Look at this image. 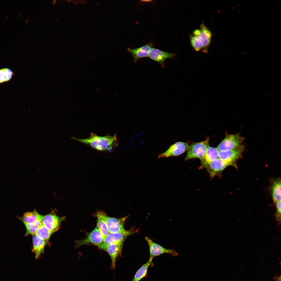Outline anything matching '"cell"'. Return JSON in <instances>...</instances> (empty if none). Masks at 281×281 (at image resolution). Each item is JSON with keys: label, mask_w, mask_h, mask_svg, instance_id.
Returning a JSON list of instances; mask_svg holds the SVG:
<instances>
[{"label": "cell", "mask_w": 281, "mask_h": 281, "mask_svg": "<svg viewBox=\"0 0 281 281\" xmlns=\"http://www.w3.org/2000/svg\"><path fill=\"white\" fill-rule=\"evenodd\" d=\"M71 139L76 140L100 151H112L118 145V141L116 134L114 136L108 134L104 136H99L91 133L90 136L85 139H80L74 137Z\"/></svg>", "instance_id": "cell-1"}, {"label": "cell", "mask_w": 281, "mask_h": 281, "mask_svg": "<svg viewBox=\"0 0 281 281\" xmlns=\"http://www.w3.org/2000/svg\"><path fill=\"white\" fill-rule=\"evenodd\" d=\"M209 139L208 138L203 141L192 143L189 146L184 160L194 158L201 159L204 156L209 146Z\"/></svg>", "instance_id": "cell-2"}, {"label": "cell", "mask_w": 281, "mask_h": 281, "mask_svg": "<svg viewBox=\"0 0 281 281\" xmlns=\"http://www.w3.org/2000/svg\"><path fill=\"white\" fill-rule=\"evenodd\" d=\"M244 138L239 133L227 135L217 148L219 151L232 149L242 145Z\"/></svg>", "instance_id": "cell-3"}, {"label": "cell", "mask_w": 281, "mask_h": 281, "mask_svg": "<svg viewBox=\"0 0 281 281\" xmlns=\"http://www.w3.org/2000/svg\"><path fill=\"white\" fill-rule=\"evenodd\" d=\"M104 238L96 226L91 232L88 233L84 239L76 242V247L86 245H93L98 247L103 242Z\"/></svg>", "instance_id": "cell-4"}, {"label": "cell", "mask_w": 281, "mask_h": 281, "mask_svg": "<svg viewBox=\"0 0 281 281\" xmlns=\"http://www.w3.org/2000/svg\"><path fill=\"white\" fill-rule=\"evenodd\" d=\"M123 244L112 243L105 244L102 242L98 247L100 249L107 252L111 260V268L114 269L115 263L118 257L121 254Z\"/></svg>", "instance_id": "cell-5"}, {"label": "cell", "mask_w": 281, "mask_h": 281, "mask_svg": "<svg viewBox=\"0 0 281 281\" xmlns=\"http://www.w3.org/2000/svg\"><path fill=\"white\" fill-rule=\"evenodd\" d=\"M145 239L149 245L150 251L149 259H152L155 257L164 253H169L174 256L178 255V254L173 249L165 248L153 241L147 237Z\"/></svg>", "instance_id": "cell-6"}, {"label": "cell", "mask_w": 281, "mask_h": 281, "mask_svg": "<svg viewBox=\"0 0 281 281\" xmlns=\"http://www.w3.org/2000/svg\"><path fill=\"white\" fill-rule=\"evenodd\" d=\"M189 146L187 143L176 142L170 146L165 152L159 154L158 158L168 157L179 155L188 150Z\"/></svg>", "instance_id": "cell-7"}, {"label": "cell", "mask_w": 281, "mask_h": 281, "mask_svg": "<svg viewBox=\"0 0 281 281\" xmlns=\"http://www.w3.org/2000/svg\"><path fill=\"white\" fill-rule=\"evenodd\" d=\"M138 231L137 229L132 228L117 233H109L104 238L103 243L106 244L112 243L123 244L127 237Z\"/></svg>", "instance_id": "cell-8"}, {"label": "cell", "mask_w": 281, "mask_h": 281, "mask_svg": "<svg viewBox=\"0 0 281 281\" xmlns=\"http://www.w3.org/2000/svg\"><path fill=\"white\" fill-rule=\"evenodd\" d=\"M65 219V216L60 217L51 213L44 215L42 222L53 233L58 229L61 223Z\"/></svg>", "instance_id": "cell-9"}, {"label": "cell", "mask_w": 281, "mask_h": 281, "mask_svg": "<svg viewBox=\"0 0 281 281\" xmlns=\"http://www.w3.org/2000/svg\"><path fill=\"white\" fill-rule=\"evenodd\" d=\"M129 215L119 218L108 216L106 215L105 219L109 233H117L125 230V222Z\"/></svg>", "instance_id": "cell-10"}, {"label": "cell", "mask_w": 281, "mask_h": 281, "mask_svg": "<svg viewBox=\"0 0 281 281\" xmlns=\"http://www.w3.org/2000/svg\"><path fill=\"white\" fill-rule=\"evenodd\" d=\"M244 146H240L233 149L220 151L219 158L225 162L233 164L234 162L239 158L243 152Z\"/></svg>", "instance_id": "cell-11"}, {"label": "cell", "mask_w": 281, "mask_h": 281, "mask_svg": "<svg viewBox=\"0 0 281 281\" xmlns=\"http://www.w3.org/2000/svg\"><path fill=\"white\" fill-rule=\"evenodd\" d=\"M231 164L219 158H218L206 165L205 167L212 178L222 171Z\"/></svg>", "instance_id": "cell-12"}, {"label": "cell", "mask_w": 281, "mask_h": 281, "mask_svg": "<svg viewBox=\"0 0 281 281\" xmlns=\"http://www.w3.org/2000/svg\"><path fill=\"white\" fill-rule=\"evenodd\" d=\"M195 36H198L201 40L203 47L202 52L207 53L212 36L211 31L202 23L200 25L199 30Z\"/></svg>", "instance_id": "cell-13"}, {"label": "cell", "mask_w": 281, "mask_h": 281, "mask_svg": "<svg viewBox=\"0 0 281 281\" xmlns=\"http://www.w3.org/2000/svg\"><path fill=\"white\" fill-rule=\"evenodd\" d=\"M175 56L174 54L151 48L149 52L148 56L152 60L163 64L166 59L173 58Z\"/></svg>", "instance_id": "cell-14"}, {"label": "cell", "mask_w": 281, "mask_h": 281, "mask_svg": "<svg viewBox=\"0 0 281 281\" xmlns=\"http://www.w3.org/2000/svg\"><path fill=\"white\" fill-rule=\"evenodd\" d=\"M151 48L150 44H147L136 48H128L127 50L133 56L135 62L139 59L148 56Z\"/></svg>", "instance_id": "cell-15"}, {"label": "cell", "mask_w": 281, "mask_h": 281, "mask_svg": "<svg viewBox=\"0 0 281 281\" xmlns=\"http://www.w3.org/2000/svg\"><path fill=\"white\" fill-rule=\"evenodd\" d=\"M33 248L32 251L35 254V258L38 259L44 252V248L47 242L41 239L35 235L33 236Z\"/></svg>", "instance_id": "cell-16"}, {"label": "cell", "mask_w": 281, "mask_h": 281, "mask_svg": "<svg viewBox=\"0 0 281 281\" xmlns=\"http://www.w3.org/2000/svg\"><path fill=\"white\" fill-rule=\"evenodd\" d=\"M97 217L96 226L104 238L109 233L106 222L105 217L106 215L104 212L100 211L96 212Z\"/></svg>", "instance_id": "cell-17"}, {"label": "cell", "mask_w": 281, "mask_h": 281, "mask_svg": "<svg viewBox=\"0 0 281 281\" xmlns=\"http://www.w3.org/2000/svg\"><path fill=\"white\" fill-rule=\"evenodd\" d=\"M219 152L217 148L209 146L204 156L200 159L202 166L204 167L206 165L218 158Z\"/></svg>", "instance_id": "cell-18"}, {"label": "cell", "mask_w": 281, "mask_h": 281, "mask_svg": "<svg viewBox=\"0 0 281 281\" xmlns=\"http://www.w3.org/2000/svg\"><path fill=\"white\" fill-rule=\"evenodd\" d=\"M44 216L40 214L34 209L33 211L25 213L22 217H17L21 221H23L28 223H33L38 220H42Z\"/></svg>", "instance_id": "cell-19"}, {"label": "cell", "mask_w": 281, "mask_h": 281, "mask_svg": "<svg viewBox=\"0 0 281 281\" xmlns=\"http://www.w3.org/2000/svg\"><path fill=\"white\" fill-rule=\"evenodd\" d=\"M152 260L149 259L148 261L142 265L136 272L132 281H140L146 276L149 267L153 264Z\"/></svg>", "instance_id": "cell-20"}, {"label": "cell", "mask_w": 281, "mask_h": 281, "mask_svg": "<svg viewBox=\"0 0 281 281\" xmlns=\"http://www.w3.org/2000/svg\"><path fill=\"white\" fill-rule=\"evenodd\" d=\"M53 233L43 224L41 221L35 235L39 238L44 240L47 242Z\"/></svg>", "instance_id": "cell-21"}, {"label": "cell", "mask_w": 281, "mask_h": 281, "mask_svg": "<svg viewBox=\"0 0 281 281\" xmlns=\"http://www.w3.org/2000/svg\"><path fill=\"white\" fill-rule=\"evenodd\" d=\"M272 196L273 200L276 203L281 201V181L280 179L274 182L272 187Z\"/></svg>", "instance_id": "cell-22"}, {"label": "cell", "mask_w": 281, "mask_h": 281, "mask_svg": "<svg viewBox=\"0 0 281 281\" xmlns=\"http://www.w3.org/2000/svg\"><path fill=\"white\" fill-rule=\"evenodd\" d=\"M42 220H39L33 223H28L21 221L26 228V232L25 234V237L31 235L33 236L35 235L37 228Z\"/></svg>", "instance_id": "cell-23"}, {"label": "cell", "mask_w": 281, "mask_h": 281, "mask_svg": "<svg viewBox=\"0 0 281 281\" xmlns=\"http://www.w3.org/2000/svg\"><path fill=\"white\" fill-rule=\"evenodd\" d=\"M13 74V71L9 68H4L0 69V84L10 80Z\"/></svg>", "instance_id": "cell-24"}, {"label": "cell", "mask_w": 281, "mask_h": 281, "mask_svg": "<svg viewBox=\"0 0 281 281\" xmlns=\"http://www.w3.org/2000/svg\"><path fill=\"white\" fill-rule=\"evenodd\" d=\"M190 37L191 44L194 49L197 51L202 52L203 47L199 38L193 34L191 35Z\"/></svg>", "instance_id": "cell-25"}, {"label": "cell", "mask_w": 281, "mask_h": 281, "mask_svg": "<svg viewBox=\"0 0 281 281\" xmlns=\"http://www.w3.org/2000/svg\"><path fill=\"white\" fill-rule=\"evenodd\" d=\"M277 209L276 217L278 221H280L281 215V201L275 203Z\"/></svg>", "instance_id": "cell-26"}, {"label": "cell", "mask_w": 281, "mask_h": 281, "mask_svg": "<svg viewBox=\"0 0 281 281\" xmlns=\"http://www.w3.org/2000/svg\"><path fill=\"white\" fill-rule=\"evenodd\" d=\"M143 1L146 2H150L151 1H150V0H148H148H144V1L143 0V1Z\"/></svg>", "instance_id": "cell-27"}]
</instances>
